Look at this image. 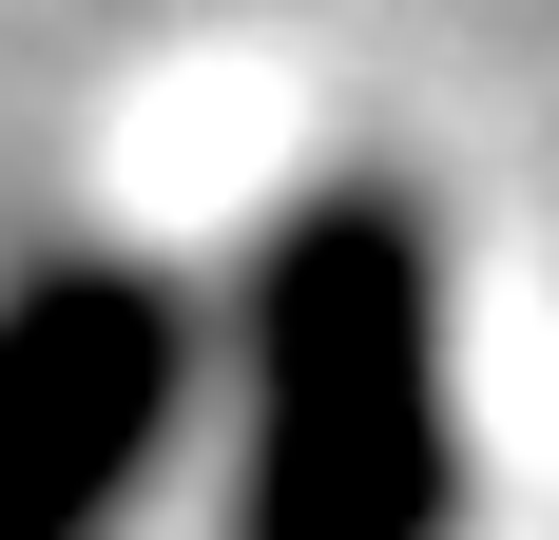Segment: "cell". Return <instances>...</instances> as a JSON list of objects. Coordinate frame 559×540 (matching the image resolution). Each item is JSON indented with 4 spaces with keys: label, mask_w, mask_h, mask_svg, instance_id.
Instances as JSON below:
<instances>
[{
    "label": "cell",
    "mask_w": 559,
    "mask_h": 540,
    "mask_svg": "<svg viewBox=\"0 0 559 540\" xmlns=\"http://www.w3.org/2000/svg\"><path fill=\"white\" fill-rule=\"evenodd\" d=\"M251 444L231 540H463V386H444V232L386 174L289 193L251 251Z\"/></svg>",
    "instance_id": "cell-1"
},
{
    "label": "cell",
    "mask_w": 559,
    "mask_h": 540,
    "mask_svg": "<svg viewBox=\"0 0 559 540\" xmlns=\"http://www.w3.org/2000/svg\"><path fill=\"white\" fill-rule=\"evenodd\" d=\"M193 425V309L135 251H39L0 290V540H116Z\"/></svg>",
    "instance_id": "cell-2"
}]
</instances>
